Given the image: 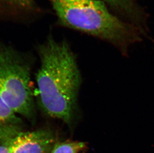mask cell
Instances as JSON below:
<instances>
[{
	"instance_id": "obj_5",
	"label": "cell",
	"mask_w": 154,
	"mask_h": 153,
	"mask_svg": "<svg viewBox=\"0 0 154 153\" xmlns=\"http://www.w3.org/2000/svg\"><path fill=\"white\" fill-rule=\"evenodd\" d=\"M86 143L77 141L55 143L50 153H79L86 147Z\"/></svg>"
},
{
	"instance_id": "obj_9",
	"label": "cell",
	"mask_w": 154,
	"mask_h": 153,
	"mask_svg": "<svg viewBox=\"0 0 154 153\" xmlns=\"http://www.w3.org/2000/svg\"><path fill=\"white\" fill-rule=\"evenodd\" d=\"M0 153H10V152L7 146L0 145Z\"/></svg>"
},
{
	"instance_id": "obj_2",
	"label": "cell",
	"mask_w": 154,
	"mask_h": 153,
	"mask_svg": "<svg viewBox=\"0 0 154 153\" xmlns=\"http://www.w3.org/2000/svg\"><path fill=\"white\" fill-rule=\"evenodd\" d=\"M64 26L112 42L123 41L126 26L100 0H49Z\"/></svg>"
},
{
	"instance_id": "obj_7",
	"label": "cell",
	"mask_w": 154,
	"mask_h": 153,
	"mask_svg": "<svg viewBox=\"0 0 154 153\" xmlns=\"http://www.w3.org/2000/svg\"><path fill=\"white\" fill-rule=\"evenodd\" d=\"M0 6L11 10L27 12L35 7V0H0Z\"/></svg>"
},
{
	"instance_id": "obj_1",
	"label": "cell",
	"mask_w": 154,
	"mask_h": 153,
	"mask_svg": "<svg viewBox=\"0 0 154 153\" xmlns=\"http://www.w3.org/2000/svg\"><path fill=\"white\" fill-rule=\"evenodd\" d=\"M36 82L39 106L47 116L71 125L77 110L82 77L69 44L52 36L38 48Z\"/></svg>"
},
{
	"instance_id": "obj_8",
	"label": "cell",
	"mask_w": 154,
	"mask_h": 153,
	"mask_svg": "<svg viewBox=\"0 0 154 153\" xmlns=\"http://www.w3.org/2000/svg\"><path fill=\"white\" fill-rule=\"evenodd\" d=\"M102 2H106L107 3L110 4L111 6L115 7L124 9L127 10L129 5V1L128 0H100Z\"/></svg>"
},
{
	"instance_id": "obj_3",
	"label": "cell",
	"mask_w": 154,
	"mask_h": 153,
	"mask_svg": "<svg viewBox=\"0 0 154 153\" xmlns=\"http://www.w3.org/2000/svg\"><path fill=\"white\" fill-rule=\"evenodd\" d=\"M31 72L23 53L0 43V97L17 116L29 120L35 112Z\"/></svg>"
},
{
	"instance_id": "obj_6",
	"label": "cell",
	"mask_w": 154,
	"mask_h": 153,
	"mask_svg": "<svg viewBox=\"0 0 154 153\" xmlns=\"http://www.w3.org/2000/svg\"><path fill=\"white\" fill-rule=\"evenodd\" d=\"M11 125H20V119L0 97V128Z\"/></svg>"
},
{
	"instance_id": "obj_4",
	"label": "cell",
	"mask_w": 154,
	"mask_h": 153,
	"mask_svg": "<svg viewBox=\"0 0 154 153\" xmlns=\"http://www.w3.org/2000/svg\"><path fill=\"white\" fill-rule=\"evenodd\" d=\"M55 143L51 130L41 129L31 131L20 130L6 145L10 153H50Z\"/></svg>"
}]
</instances>
